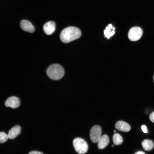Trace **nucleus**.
<instances>
[{
	"label": "nucleus",
	"instance_id": "a211bd4d",
	"mask_svg": "<svg viewBox=\"0 0 154 154\" xmlns=\"http://www.w3.org/2000/svg\"><path fill=\"white\" fill-rule=\"evenodd\" d=\"M29 154H42L43 153L40 151H33L29 152Z\"/></svg>",
	"mask_w": 154,
	"mask_h": 154
},
{
	"label": "nucleus",
	"instance_id": "6ab92c4d",
	"mask_svg": "<svg viewBox=\"0 0 154 154\" xmlns=\"http://www.w3.org/2000/svg\"><path fill=\"white\" fill-rule=\"evenodd\" d=\"M135 154H145V153L142 151H138L137 152H136V153H135Z\"/></svg>",
	"mask_w": 154,
	"mask_h": 154
},
{
	"label": "nucleus",
	"instance_id": "9d476101",
	"mask_svg": "<svg viewBox=\"0 0 154 154\" xmlns=\"http://www.w3.org/2000/svg\"><path fill=\"white\" fill-rule=\"evenodd\" d=\"M21 132V127L17 125L12 128L9 131L7 135L10 139H13L19 135Z\"/></svg>",
	"mask_w": 154,
	"mask_h": 154
},
{
	"label": "nucleus",
	"instance_id": "4be33fe9",
	"mask_svg": "<svg viewBox=\"0 0 154 154\" xmlns=\"http://www.w3.org/2000/svg\"><path fill=\"white\" fill-rule=\"evenodd\" d=\"M112 147H114V145H112Z\"/></svg>",
	"mask_w": 154,
	"mask_h": 154
},
{
	"label": "nucleus",
	"instance_id": "7ed1b4c3",
	"mask_svg": "<svg viewBox=\"0 0 154 154\" xmlns=\"http://www.w3.org/2000/svg\"><path fill=\"white\" fill-rule=\"evenodd\" d=\"M73 144L75 151L79 154H84L88 151V144L82 138L75 139L73 140Z\"/></svg>",
	"mask_w": 154,
	"mask_h": 154
},
{
	"label": "nucleus",
	"instance_id": "f8f14e48",
	"mask_svg": "<svg viewBox=\"0 0 154 154\" xmlns=\"http://www.w3.org/2000/svg\"><path fill=\"white\" fill-rule=\"evenodd\" d=\"M142 146L143 149L146 151L151 150L154 147V144L153 142L149 139H145L142 142Z\"/></svg>",
	"mask_w": 154,
	"mask_h": 154
},
{
	"label": "nucleus",
	"instance_id": "dca6fc26",
	"mask_svg": "<svg viewBox=\"0 0 154 154\" xmlns=\"http://www.w3.org/2000/svg\"><path fill=\"white\" fill-rule=\"evenodd\" d=\"M149 117L150 120L154 123V111L150 114Z\"/></svg>",
	"mask_w": 154,
	"mask_h": 154
},
{
	"label": "nucleus",
	"instance_id": "6e6552de",
	"mask_svg": "<svg viewBox=\"0 0 154 154\" xmlns=\"http://www.w3.org/2000/svg\"><path fill=\"white\" fill-rule=\"evenodd\" d=\"M55 30V24L53 21H49L45 23L43 26V30L48 35L52 34Z\"/></svg>",
	"mask_w": 154,
	"mask_h": 154
},
{
	"label": "nucleus",
	"instance_id": "39448f33",
	"mask_svg": "<svg viewBox=\"0 0 154 154\" xmlns=\"http://www.w3.org/2000/svg\"><path fill=\"white\" fill-rule=\"evenodd\" d=\"M101 133L102 130L100 126L96 125L92 128L90 131V137L93 143H98L101 137Z\"/></svg>",
	"mask_w": 154,
	"mask_h": 154
},
{
	"label": "nucleus",
	"instance_id": "f3484780",
	"mask_svg": "<svg viewBox=\"0 0 154 154\" xmlns=\"http://www.w3.org/2000/svg\"><path fill=\"white\" fill-rule=\"evenodd\" d=\"M141 128L143 131L145 133L147 132V129L146 126L145 125H142L141 126Z\"/></svg>",
	"mask_w": 154,
	"mask_h": 154
},
{
	"label": "nucleus",
	"instance_id": "412c9836",
	"mask_svg": "<svg viewBox=\"0 0 154 154\" xmlns=\"http://www.w3.org/2000/svg\"><path fill=\"white\" fill-rule=\"evenodd\" d=\"M114 132H116V130H114Z\"/></svg>",
	"mask_w": 154,
	"mask_h": 154
},
{
	"label": "nucleus",
	"instance_id": "20e7f679",
	"mask_svg": "<svg viewBox=\"0 0 154 154\" xmlns=\"http://www.w3.org/2000/svg\"><path fill=\"white\" fill-rule=\"evenodd\" d=\"M143 31L139 27H135L131 28L129 31L128 36L131 41H135L139 40L141 37Z\"/></svg>",
	"mask_w": 154,
	"mask_h": 154
},
{
	"label": "nucleus",
	"instance_id": "1a4fd4ad",
	"mask_svg": "<svg viewBox=\"0 0 154 154\" xmlns=\"http://www.w3.org/2000/svg\"><path fill=\"white\" fill-rule=\"evenodd\" d=\"M115 127L117 130L124 132H128L131 129L130 126L127 123L122 121L116 122Z\"/></svg>",
	"mask_w": 154,
	"mask_h": 154
},
{
	"label": "nucleus",
	"instance_id": "9b49d317",
	"mask_svg": "<svg viewBox=\"0 0 154 154\" xmlns=\"http://www.w3.org/2000/svg\"><path fill=\"white\" fill-rule=\"evenodd\" d=\"M109 139L106 135L102 136L98 142V147L100 149L104 148L109 144Z\"/></svg>",
	"mask_w": 154,
	"mask_h": 154
},
{
	"label": "nucleus",
	"instance_id": "ddd939ff",
	"mask_svg": "<svg viewBox=\"0 0 154 154\" xmlns=\"http://www.w3.org/2000/svg\"><path fill=\"white\" fill-rule=\"evenodd\" d=\"M115 28L113 27L112 25L111 24L108 25L104 31L105 37H106L108 39L109 38L115 33Z\"/></svg>",
	"mask_w": 154,
	"mask_h": 154
},
{
	"label": "nucleus",
	"instance_id": "aec40b11",
	"mask_svg": "<svg viewBox=\"0 0 154 154\" xmlns=\"http://www.w3.org/2000/svg\"><path fill=\"white\" fill-rule=\"evenodd\" d=\"M153 82H154V75L153 76Z\"/></svg>",
	"mask_w": 154,
	"mask_h": 154
},
{
	"label": "nucleus",
	"instance_id": "4468645a",
	"mask_svg": "<svg viewBox=\"0 0 154 154\" xmlns=\"http://www.w3.org/2000/svg\"><path fill=\"white\" fill-rule=\"evenodd\" d=\"M113 141L116 145H119L122 143L123 141L121 136L118 133L114 134L113 136Z\"/></svg>",
	"mask_w": 154,
	"mask_h": 154
},
{
	"label": "nucleus",
	"instance_id": "f257e3e1",
	"mask_svg": "<svg viewBox=\"0 0 154 154\" xmlns=\"http://www.w3.org/2000/svg\"><path fill=\"white\" fill-rule=\"evenodd\" d=\"M81 34L80 30L78 28L69 27L62 31L60 37L62 42L67 43L78 38Z\"/></svg>",
	"mask_w": 154,
	"mask_h": 154
},
{
	"label": "nucleus",
	"instance_id": "0eeeda50",
	"mask_svg": "<svg viewBox=\"0 0 154 154\" xmlns=\"http://www.w3.org/2000/svg\"><path fill=\"white\" fill-rule=\"evenodd\" d=\"M20 26L23 31L30 33L34 32L35 29L34 26L29 21L23 20L20 22Z\"/></svg>",
	"mask_w": 154,
	"mask_h": 154
},
{
	"label": "nucleus",
	"instance_id": "2eb2a0df",
	"mask_svg": "<svg viewBox=\"0 0 154 154\" xmlns=\"http://www.w3.org/2000/svg\"><path fill=\"white\" fill-rule=\"evenodd\" d=\"M9 138L8 136L5 132H1L0 133V143H3L6 141Z\"/></svg>",
	"mask_w": 154,
	"mask_h": 154
},
{
	"label": "nucleus",
	"instance_id": "f03ea898",
	"mask_svg": "<svg viewBox=\"0 0 154 154\" xmlns=\"http://www.w3.org/2000/svg\"><path fill=\"white\" fill-rule=\"evenodd\" d=\"M46 72L49 78L55 80L61 78L64 74V70L62 66L56 64L49 66L46 70Z\"/></svg>",
	"mask_w": 154,
	"mask_h": 154
},
{
	"label": "nucleus",
	"instance_id": "423d86ee",
	"mask_svg": "<svg viewBox=\"0 0 154 154\" xmlns=\"http://www.w3.org/2000/svg\"><path fill=\"white\" fill-rule=\"evenodd\" d=\"M20 103V100L16 96H12L7 99L5 102V105L6 107L15 108L19 106Z\"/></svg>",
	"mask_w": 154,
	"mask_h": 154
}]
</instances>
